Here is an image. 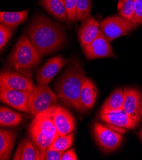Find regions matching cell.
<instances>
[{"label":"cell","mask_w":142,"mask_h":160,"mask_svg":"<svg viewBox=\"0 0 142 160\" xmlns=\"http://www.w3.org/2000/svg\"><path fill=\"white\" fill-rule=\"evenodd\" d=\"M27 35L42 56L59 50L65 43V34L61 26L43 15L37 16L31 22Z\"/></svg>","instance_id":"1"},{"label":"cell","mask_w":142,"mask_h":160,"mask_svg":"<svg viewBox=\"0 0 142 160\" xmlns=\"http://www.w3.org/2000/svg\"><path fill=\"white\" fill-rule=\"evenodd\" d=\"M86 73L77 61L68 65L56 84L58 98L68 107L79 112H85L87 108L81 100V91L86 79Z\"/></svg>","instance_id":"2"},{"label":"cell","mask_w":142,"mask_h":160,"mask_svg":"<svg viewBox=\"0 0 142 160\" xmlns=\"http://www.w3.org/2000/svg\"><path fill=\"white\" fill-rule=\"evenodd\" d=\"M42 61V56L37 51L27 36L23 35L15 45L8 56V67L29 77Z\"/></svg>","instance_id":"3"},{"label":"cell","mask_w":142,"mask_h":160,"mask_svg":"<svg viewBox=\"0 0 142 160\" xmlns=\"http://www.w3.org/2000/svg\"><path fill=\"white\" fill-rule=\"evenodd\" d=\"M54 106L34 117L29 126V136L39 151L42 160L52 142L59 136L52 118Z\"/></svg>","instance_id":"4"},{"label":"cell","mask_w":142,"mask_h":160,"mask_svg":"<svg viewBox=\"0 0 142 160\" xmlns=\"http://www.w3.org/2000/svg\"><path fill=\"white\" fill-rule=\"evenodd\" d=\"M57 99L48 84L38 85L29 97L27 113L35 117L56 105Z\"/></svg>","instance_id":"5"},{"label":"cell","mask_w":142,"mask_h":160,"mask_svg":"<svg viewBox=\"0 0 142 160\" xmlns=\"http://www.w3.org/2000/svg\"><path fill=\"white\" fill-rule=\"evenodd\" d=\"M136 26L132 21L118 15L107 18L100 23L101 29L109 42H112L121 36L126 35Z\"/></svg>","instance_id":"6"},{"label":"cell","mask_w":142,"mask_h":160,"mask_svg":"<svg viewBox=\"0 0 142 160\" xmlns=\"http://www.w3.org/2000/svg\"><path fill=\"white\" fill-rule=\"evenodd\" d=\"M0 87L32 92L36 86L31 77L15 71L4 70L0 74Z\"/></svg>","instance_id":"7"},{"label":"cell","mask_w":142,"mask_h":160,"mask_svg":"<svg viewBox=\"0 0 142 160\" xmlns=\"http://www.w3.org/2000/svg\"><path fill=\"white\" fill-rule=\"evenodd\" d=\"M93 133L98 144L106 152L117 149L122 140V137L119 133L99 122L94 123Z\"/></svg>","instance_id":"8"},{"label":"cell","mask_w":142,"mask_h":160,"mask_svg":"<svg viewBox=\"0 0 142 160\" xmlns=\"http://www.w3.org/2000/svg\"><path fill=\"white\" fill-rule=\"evenodd\" d=\"M82 47L85 55L89 59L115 56L112 47L101 29L95 39Z\"/></svg>","instance_id":"9"},{"label":"cell","mask_w":142,"mask_h":160,"mask_svg":"<svg viewBox=\"0 0 142 160\" xmlns=\"http://www.w3.org/2000/svg\"><path fill=\"white\" fill-rule=\"evenodd\" d=\"M123 109L138 124L142 119V92L135 89H125Z\"/></svg>","instance_id":"10"},{"label":"cell","mask_w":142,"mask_h":160,"mask_svg":"<svg viewBox=\"0 0 142 160\" xmlns=\"http://www.w3.org/2000/svg\"><path fill=\"white\" fill-rule=\"evenodd\" d=\"M52 118L59 135H69L75 130V119L65 108L54 105Z\"/></svg>","instance_id":"11"},{"label":"cell","mask_w":142,"mask_h":160,"mask_svg":"<svg viewBox=\"0 0 142 160\" xmlns=\"http://www.w3.org/2000/svg\"><path fill=\"white\" fill-rule=\"evenodd\" d=\"M67 61L61 56H56L47 60L38 70L36 78L38 85L48 84L62 68Z\"/></svg>","instance_id":"12"},{"label":"cell","mask_w":142,"mask_h":160,"mask_svg":"<svg viewBox=\"0 0 142 160\" xmlns=\"http://www.w3.org/2000/svg\"><path fill=\"white\" fill-rule=\"evenodd\" d=\"M31 93L24 91L0 88V99L12 108L28 112V100Z\"/></svg>","instance_id":"13"},{"label":"cell","mask_w":142,"mask_h":160,"mask_svg":"<svg viewBox=\"0 0 142 160\" xmlns=\"http://www.w3.org/2000/svg\"><path fill=\"white\" fill-rule=\"evenodd\" d=\"M100 27L98 21L90 16L83 21L78 33V40L82 47L91 43L96 38L100 30Z\"/></svg>","instance_id":"14"},{"label":"cell","mask_w":142,"mask_h":160,"mask_svg":"<svg viewBox=\"0 0 142 160\" xmlns=\"http://www.w3.org/2000/svg\"><path fill=\"white\" fill-rule=\"evenodd\" d=\"M100 118L108 124L121 129H132L136 125L124 110L102 114Z\"/></svg>","instance_id":"15"},{"label":"cell","mask_w":142,"mask_h":160,"mask_svg":"<svg viewBox=\"0 0 142 160\" xmlns=\"http://www.w3.org/2000/svg\"><path fill=\"white\" fill-rule=\"evenodd\" d=\"M13 160H42L41 155L33 142L23 139L15 152Z\"/></svg>","instance_id":"16"},{"label":"cell","mask_w":142,"mask_h":160,"mask_svg":"<svg viewBox=\"0 0 142 160\" xmlns=\"http://www.w3.org/2000/svg\"><path fill=\"white\" fill-rule=\"evenodd\" d=\"M39 5L62 22L69 21L63 0H40Z\"/></svg>","instance_id":"17"},{"label":"cell","mask_w":142,"mask_h":160,"mask_svg":"<svg viewBox=\"0 0 142 160\" xmlns=\"http://www.w3.org/2000/svg\"><path fill=\"white\" fill-rule=\"evenodd\" d=\"M17 134L11 130H0V159H10Z\"/></svg>","instance_id":"18"},{"label":"cell","mask_w":142,"mask_h":160,"mask_svg":"<svg viewBox=\"0 0 142 160\" xmlns=\"http://www.w3.org/2000/svg\"><path fill=\"white\" fill-rule=\"evenodd\" d=\"M124 90L118 89L110 96L102 106L101 115L124 110Z\"/></svg>","instance_id":"19"},{"label":"cell","mask_w":142,"mask_h":160,"mask_svg":"<svg viewBox=\"0 0 142 160\" xmlns=\"http://www.w3.org/2000/svg\"><path fill=\"white\" fill-rule=\"evenodd\" d=\"M98 89L89 78H86L81 91V100L83 105L88 109H92L96 102Z\"/></svg>","instance_id":"20"},{"label":"cell","mask_w":142,"mask_h":160,"mask_svg":"<svg viewBox=\"0 0 142 160\" xmlns=\"http://www.w3.org/2000/svg\"><path fill=\"white\" fill-rule=\"evenodd\" d=\"M28 10L21 12H1L0 22L8 27L15 28L25 21L28 16Z\"/></svg>","instance_id":"21"},{"label":"cell","mask_w":142,"mask_h":160,"mask_svg":"<svg viewBox=\"0 0 142 160\" xmlns=\"http://www.w3.org/2000/svg\"><path fill=\"white\" fill-rule=\"evenodd\" d=\"M22 116L17 112L6 107L0 108V125L2 126H14L19 125L22 121Z\"/></svg>","instance_id":"22"},{"label":"cell","mask_w":142,"mask_h":160,"mask_svg":"<svg viewBox=\"0 0 142 160\" xmlns=\"http://www.w3.org/2000/svg\"><path fill=\"white\" fill-rule=\"evenodd\" d=\"M73 139V133L66 135H59L49 148L59 151H65L72 146Z\"/></svg>","instance_id":"23"},{"label":"cell","mask_w":142,"mask_h":160,"mask_svg":"<svg viewBox=\"0 0 142 160\" xmlns=\"http://www.w3.org/2000/svg\"><path fill=\"white\" fill-rule=\"evenodd\" d=\"M135 0H119L118 3V12L122 18L132 21L134 16Z\"/></svg>","instance_id":"24"},{"label":"cell","mask_w":142,"mask_h":160,"mask_svg":"<svg viewBox=\"0 0 142 160\" xmlns=\"http://www.w3.org/2000/svg\"><path fill=\"white\" fill-rule=\"evenodd\" d=\"M91 10V0H77L76 14L78 21L83 22L90 16Z\"/></svg>","instance_id":"25"},{"label":"cell","mask_w":142,"mask_h":160,"mask_svg":"<svg viewBox=\"0 0 142 160\" xmlns=\"http://www.w3.org/2000/svg\"><path fill=\"white\" fill-rule=\"evenodd\" d=\"M14 31V28L8 27L2 24L0 25V49L1 51H2L3 47L11 38Z\"/></svg>","instance_id":"26"},{"label":"cell","mask_w":142,"mask_h":160,"mask_svg":"<svg viewBox=\"0 0 142 160\" xmlns=\"http://www.w3.org/2000/svg\"><path fill=\"white\" fill-rule=\"evenodd\" d=\"M76 2L77 0H64L68 21L71 22H75L78 21L76 14Z\"/></svg>","instance_id":"27"},{"label":"cell","mask_w":142,"mask_h":160,"mask_svg":"<svg viewBox=\"0 0 142 160\" xmlns=\"http://www.w3.org/2000/svg\"><path fill=\"white\" fill-rule=\"evenodd\" d=\"M134 16L132 22L136 26L142 24V0H135Z\"/></svg>","instance_id":"28"},{"label":"cell","mask_w":142,"mask_h":160,"mask_svg":"<svg viewBox=\"0 0 142 160\" xmlns=\"http://www.w3.org/2000/svg\"><path fill=\"white\" fill-rule=\"evenodd\" d=\"M65 151H59L48 148L45 152L43 160H61Z\"/></svg>","instance_id":"29"},{"label":"cell","mask_w":142,"mask_h":160,"mask_svg":"<svg viewBox=\"0 0 142 160\" xmlns=\"http://www.w3.org/2000/svg\"><path fill=\"white\" fill-rule=\"evenodd\" d=\"M78 157L76 154V152L74 149H71L68 150L67 151H65L63 154L61 160H77Z\"/></svg>","instance_id":"30"},{"label":"cell","mask_w":142,"mask_h":160,"mask_svg":"<svg viewBox=\"0 0 142 160\" xmlns=\"http://www.w3.org/2000/svg\"><path fill=\"white\" fill-rule=\"evenodd\" d=\"M140 137H141V139H142V130H141V132H140Z\"/></svg>","instance_id":"31"},{"label":"cell","mask_w":142,"mask_h":160,"mask_svg":"<svg viewBox=\"0 0 142 160\" xmlns=\"http://www.w3.org/2000/svg\"><path fill=\"white\" fill-rule=\"evenodd\" d=\"M63 1H64V0H63Z\"/></svg>","instance_id":"32"}]
</instances>
